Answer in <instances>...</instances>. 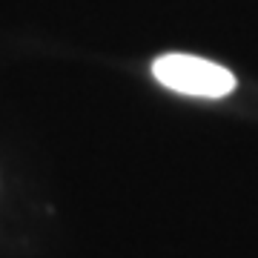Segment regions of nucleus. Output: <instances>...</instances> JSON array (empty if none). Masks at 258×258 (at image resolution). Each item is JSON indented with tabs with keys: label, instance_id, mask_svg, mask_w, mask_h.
Segmentation results:
<instances>
[{
	"label": "nucleus",
	"instance_id": "obj_1",
	"mask_svg": "<svg viewBox=\"0 0 258 258\" xmlns=\"http://www.w3.org/2000/svg\"><path fill=\"white\" fill-rule=\"evenodd\" d=\"M155 81L172 92L195 95V98H224L235 89V75L221 63H212L195 55H161L152 63Z\"/></svg>",
	"mask_w": 258,
	"mask_h": 258
}]
</instances>
